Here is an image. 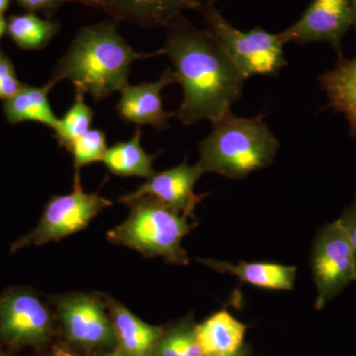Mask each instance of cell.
I'll return each instance as SVG.
<instances>
[{"instance_id":"1","label":"cell","mask_w":356,"mask_h":356,"mask_svg":"<svg viewBox=\"0 0 356 356\" xmlns=\"http://www.w3.org/2000/svg\"><path fill=\"white\" fill-rule=\"evenodd\" d=\"M165 28L161 51L184 90L175 116L185 126L220 120L242 97L247 79L209 30L197 29L182 15Z\"/></svg>"},{"instance_id":"2","label":"cell","mask_w":356,"mask_h":356,"mask_svg":"<svg viewBox=\"0 0 356 356\" xmlns=\"http://www.w3.org/2000/svg\"><path fill=\"white\" fill-rule=\"evenodd\" d=\"M163 55L138 53L117 31L115 21H103L81 28L58 60L50 83L69 79L96 102L128 84L130 65L140 58Z\"/></svg>"},{"instance_id":"3","label":"cell","mask_w":356,"mask_h":356,"mask_svg":"<svg viewBox=\"0 0 356 356\" xmlns=\"http://www.w3.org/2000/svg\"><path fill=\"white\" fill-rule=\"evenodd\" d=\"M212 124V132L198 147L196 165L204 173L242 179L273 163L280 142L264 117L245 118L229 112Z\"/></svg>"},{"instance_id":"4","label":"cell","mask_w":356,"mask_h":356,"mask_svg":"<svg viewBox=\"0 0 356 356\" xmlns=\"http://www.w3.org/2000/svg\"><path fill=\"white\" fill-rule=\"evenodd\" d=\"M127 204L130 214L108 232L110 243L133 248L146 257H163L168 264H189L181 242L197 226L195 219L175 212L151 196Z\"/></svg>"},{"instance_id":"5","label":"cell","mask_w":356,"mask_h":356,"mask_svg":"<svg viewBox=\"0 0 356 356\" xmlns=\"http://www.w3.org/2000/svg\"><path fill=\"white\" fill-rule=\"evenodd\" d=\"M199 13L202 14L207 29L245 79L252 76H277L280 70L286 67L284 44L278 34H270L261 28L241 31L222 16L213 1L203 3Z\"/></svg>"},{"instance_id":"6","label":"cell","mask_w":356,"mask_h":356,"mask_svg":"<svg viewBox=\"0 0 356 356\" xmlns=\"http://www.w3.org/2000/svg\"><path fill=\"white\" fill-rule=\"evenodd\" d=\"M112 204L108 199L100 196L98 192H84L79 172H76L74 191L67 195L51 198L37 228L13 243V250L29 245H42L57 242L65 236L83 231L103 209Z\"/></svg>"},{"instance_id":"7","label":"cell","mask_w":356,"mask_h":356,"mask_svg":"<svg viewBox=\"0 0 356 356\" xmlns=\"http://www.w3.org/2000/svg\"><path fill=\"white\" fill-rule=\"evenodd\" d=\"M312 271L317 287L315 307L318 310L356 280L353 248L337 220L318 233L312 252Z\"/></svg>"},{"instance_id":"8","label":"cell","mask_w":356,"mask_h":356,"mask_svg":"<svg viewBox=\"0 0 356 356\" xmlns=\"http://www.w3.org/2000/svg\"><path fill=\"white\" fill-rule=\"evenodd\" d=\"M51 334L50 312L34 293L14 289L0 298V337L6 343L39 346Z\"/></svg>"},{"instance_id":"9","label":"cell","mask_w":356,"mask_h":356,"mask_svg":"<svg viewBox=\"0 0 356 356\" xmlns=\"http://www.w3.org/2000/svg\"><path fill=\"white\" fill-rule=\"evenodd\" d=\"M353 25L350 0H314L302 17L278 34L283 44H331L339 60L343 57V36Z\"/></svg>"},{"instance_id":"10","label":"cell","mask_w":356,"mask_h":356,"mask_svg":"<svg viewBox=\"0 0 356 356\" xmlns=\"http://www.w3.org/2000/svg\"><path fill=\"white\" fill-rule=\"evenodd\" d=\"M203 173L197 165H188L184 161L172 170L156 173L135 191L122 196L119 202L127 204L144 196H151L175 212L195 219L193 214L196 206L207 196L194 192V186Z\"/></svg>"},{"instance_id":"11","label":"cell","mask_w":356,"mask_h":356,"mask_svg":"<svg viewBox=\"0 0 356 356\" xmlns=\"http://www.w3.org/2000/svg\"><path fill=\"white\" fill-rule=\"evenodd\" d=\"M57 306L65 334L72 343L92 348L108 346L116 339L102 302L95 296L69 295L57 300Z\"/></svg>"},{"instance_id":"12","label":"cell","mask_w":356,"mask_h":356,"mask_svg":"<svg viewBox=\"0 0 356 356\" xmlns=\"http://www.w3.org/2000/svg\"><path fill=\"white\" fill-rule=\"evenodd\" d=\"M175 83L177 76L168 67L154 83L127 84L120 91V100L117 104L119 116L127 123L152 126L159 131L170 127V119L177 114L163 109L161 92L165 86Z\"/></svg>"},{"instance_id":"13","label":"cell","mask_w":356,"mask_h":356,"mask_svg":"<svg viewBox=\"0 0 356 356\" xmlns=\"http://www.w3.org/2000/svg\"><path fill=\"white\" fill-rule=\"evenodd\" d=\"M202 0H114L116 19H126L143 27L168 26L185 11H200Z\"/></svg>"},{"instance_id":"14","label":"cell","mask_w":356,"mask_h":356,"mask_svg":"<svg viewBox=\"0 0 356 356\" xmlns=\"http://www.w3.org/2000/svg\"><path fill=\"white\" fill-rule=\"evenodd\" d=\"M110 303L115 337L122 353L127 356H154L163 339V330L143 322L121 304Z\"/></svg>"},{"instance_id":"15","label":"cell","mask_w":356,"mask_h":356,"mask_svg":"<svg viewBox=\"0 0 356 356\" xmlns=\"http://www.w3.org/2000/svg\"><path fill=\"white\" fill-rule=\"evenodd\" d=\"M327 97L329 107L341 112L350 126V133L356 138V57L337 60L336 67L318 79Z\"/></svg>"},{"instance_id":"16","label":"cell","mask_w":356,"mask_h":356,"mask_svg":"<svg viewBox=\"0 0 356 356\" xmlns=\"http://www.w3.org/2000/svg\"><path fill=\"white\" fill-rule=\"evenodd\" d=\"M213 270L231 273L243 282L254 286L273 290H292L296 277V267L271 264V262H231L214 259H199Z\"/></svg>"},{"instance_id":"17","label":"cell","mask_w":356,"mask_h":356,"mask_svg":"<svg viewBox=\"0 0 356 356\" xmlns=\"http://www.w3.org/2000/svg\"><path fill=\"white\" fill-rule=\"evenodd\" d=\"M247 327L222 310L194 327L205 356L234 353L243 348Z\"/></svg>"},{"instance_id":"18","label":"cell","mask_w":356,"mask_h":356,"mask_svg":"<svg viewBox=\"0 0 356 356\" xmlns=\"http://www.w3.org/2000/svg\"><path fill=\"white\" fill-rule=\"evenodd\" d=\"M54 86L50 81L42 88L23 86L15 95L4 103V114L9 123L14 125L25 121L39 122L54 130L58 119L51 110L48 98Z\"/></svg>"},{"instance_id":"19","label":"cell","mask_w":356,"mask_h":356,"mask_svg":"<svg viewBox=\"0 0 356 356\" xmlns=\"http://www.w3.org/2000/svg\"><path fill=\"white\" fill-rule=\"evenodd\" d=\"M142 131L137 129L127 142L117 143L107 149L103 163L109 172L120 177H139L149 179L156 172L154 159L158 154L149 156L140 145Z\"/></svg>"},{"instance_id":"20","label":"cell","mask_w":356,"mask_h":356,"mask_svg":"<svg viewBox=\"0 0 356 356\" xmlns=\"http://www.w3.org/2000/svg\"><path fill=\"white\" fill-rule=\"evenodd\" d=\"M60 29L58 22L41 19L33 13L13 16L7 24L9 36L25 50L44 48Z\"/></svg>"},{"instance_id":"21","label":"cell","mask_w":356,"mask_h":356,"mask_svg":"<svg viewBox=\"0 0 356 356\" xmlns=\"http://www.w3.org/2000/svg\"><path fill=\"white\" fill-rule=\"evenodd\" d=\"M76 88V98L74 104L67 110V113L58 119L57 126L54 129V138L57 140L60 147L70 152L74 140L90 130L95 111L86 104L84 100L86 92L83 89Z\"/></svg>"},{"instance_id":"22","label":"cell","mask_w":356,"mask_h":356,"mask_svg":"<svg viewBox=\"0 0 356 356\" xmlns=\"http://www.w3.org/2000/svg\"><path fill=\"white\" fill-rule=\"evenodd\" d=\"M106 135L98 129H90L88 132L74 140L70 152L74 156L76 172L83 166L96 161H102L107 152Z\"/></svg>"},{"instance_id":"23","label":"cell","mask_w":356,"mask_h":356,"mask_svg":"<svg viewBox=\"0 0 356 356\" xmlns=\"http://www.w3.org/2000/svg\"><path fill=\"white\" fill-rule=\"evenodd\" d=\"M154 356H205L194 329L180 327L159 341Z\"/></svg>"},{"instance_id":"24","label":"cell","mask_w":356,"mask_h":356,"mask_svg":"<svg viewBox=\"0 0 356 356\" xmlns=\"http://www.w3.org/2000/svg\"><path fill=\"white\" fill-rule=\"evenodd\" d=\"M24 84L18 81L13 62L0 51V99L7 100L15 95Z\"/></svg>"},{"instance_id":"25","label":"cell","mask_w":356,"mask_h":356,"mask_svg":"<svg viewBox=\"0 0 356 356\" xmlns=\"http://www.w3.org/2000/svg\"><path fill=\"white\" fill-rule=\"evenodd\" d=\"M337 221L341 225L348 241H350L351 248H353V257H355L356 270V196L353 199L350 206L344 209L343 215Z\"/></svg>"},{"instance_id":"26","label":"cell","mask_w":356,"mask_h":356,"mask_svg":"<svg viewBox=\"0 0 356 356\" xmlns=\"http://www.w3.org/2000/svg\"><path fill=\"white\" fill-rule=\"evenodd\" d=\"M21 6L30 11L54 13L62 2L60 0H17Z\"/></svg>"},{"instance_id":"27","label":"cell","mask_w":356,"mask_h":356,"mask_svg":"<svg viewBox=\"0 0 356 356\" xmlns=\"http://www.w3.org/2000/svg\"><path fill=\"white\" fill-rule=\"evenodd\" d=\"M60 2H76V3L83 4V6L95 7L102 9L107 13L114 15V0H60Z\"/></svg>"},{"instance_id":"28","label":"cell","mask_w":356,"mask_h":356,"mask_svg":"<svg viewBox=\"0 0 356 356\" xmlns=\"http://www.w3.org/2000/svg\"><path fill=\"white\" fill-rule=\"evenodd\" d=\"M53 356H79L74 355V353L67 350V348H63V346H56L54 348Z\"/></svg>"},{"instance_id":"29","label":"cell","mask_w":356,"mask_h":356,"mask_svg":"<svg viewBox=\"0 0 356 356\" xmlns=\"http://www.w3.org/2000/svg\"><path fill=\"white\" fill-rule=\"evenodd\" d=\"M211 356H247V351L243 350V348H241L240 350L236 351L234 353H226V355H216Z\"/></svg>"},{"instance_id":"30","label":"cell","mask_w":356,"mask_h":356,"mask_svg":"<svg viewBox=\"0 0 356 356\" xmlns=\"http://www.w3.org/2000/svg\"><path fill=\"white\" fill-rule=\"evenodd\" d=\"M7 30V24L2 15H0V39L3 36L4 32Z\"/></svg>"},{"instance_id":"31","label":"cell","mask_w":356,"mask_h":356,"mask_svg":"<svg viewBox=\"0 0 356 356\" xmlns=\"http://www.w3.org/2000/svg\"><path fill=\"white\" fill-rule=\"evenodd\" d=\"M351 10H353V27L356 30V0H350Z\"/></svg>"},{"instance_id":"32","label":"cell","mask_w":356,"mask_h":356,"mask_svg":"<svg viewBox=\"0 0 356 356\" xmlns=\"http://www.w3.org/2000/svg\"><path fill=\"white\" fill-rule=\"evenodd\" d=\"M9 2L10 0H0V15L6 13V9L8 8Z\"/></svg>"},{"instance_id":"33","label":"cell","mask_w":356,"mask_h":356,"mask_svg":"<svg viewBox=\"0 0 356 356\" xmlns=\"http://www.w3.org/2000/svg\"><path fill=\"white\" fill-rule=\"evenodd\" d=\"M102 356H127L124 353H108V355H105Z\"/></svg>"},{"instance_id":"34","label":"cell","mask_w":356,"mask_h":356,"mask_svg":"<svg viewBox=\"0 0 356 356\" xmlns=\"http://www.w3.org/2000/svg\"><path fill=\"white\" fill-rule=\"evenodd\" d=\"M0 356H9V355H6V353H1V351H0Z\"/></svg>"}]
</instances>
